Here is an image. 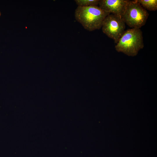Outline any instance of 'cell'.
<instances>
[{
	"instance_id": "6da1fadb",
	"label": "cell",
	"mask_w": 157,
	"mask_h": 157,
	"mask_svg": "<svg viewBox=\"0 0 157 157\" xmlns=\"http://www.w3.org/2000/svg\"><path fill=\"white\" fill-rule=\"evenodd\" d=\"M110 14L97 6H78L75 11L74 16L76 20L85 29L91 31L101 28L105 18Z\"/></svg>"
},
{
	"instance_id": "7a4b0ae2",
	"label": "cell",
	"mask_w": 157,
	"mask_h": 157,
	"mask_svg": "<svg viewBox=\"0 0 157 157\" xmlns=\"http://www.w3.org/2000/svg\"><path fill=\"white\" fill-rule=\"evenodd\" d=\"M142 32L140 28L125 31L115 46L116 50L129 56H136L144 47Z\"/></svg>"
},
{
	"instance_id": "3957f363",
	"label": "cell",
	"mask_w": 157,
	"mask_h": 157,
	"mask_svg": "<svg viewBox=\"0 0 157 157\" xmlns=\"http://www.w3.org/2000/svg\"><path fill=\"white\" fill-rule=\"evenodd\" d=\"M149 15L147 11L137 0H129L122 18L130 27L140 28L145 25Z\"/></svg>"
},
{
	"instance_id": "277c9868",
	"label": "cell",
	"mask_w": 157,
	"mask_h": 157,
	"mask_svg": "<svg viewBox=\"0 0 157 157\" xmlns=\"http://www.w3.org/2000/svg\"><path fill=\"white\" fill-rule=\"evenodd\" d=\"M125 24L121 17L110 14L104 19L102 29L104 33L117 44L125 31Z\"/></svg>"
},
{
	"instance_id": "5b68a950",
	"label": "cell",
	"mask_w": 157,
	"mask_h": 157,
	"mask_svg": "<svg viewBox=\"0 0 157 157\" xmlns=\"http://www.w3.org/2000/svg\"><path fill=\"white\" fill-rule=\"evenodd\" d=\"M129 1L127 0H100L99 5L104 10L122 17Z\"/></svg>"
},
{
	"instance_id": "8992f818",
	"label": "cell",
	"mask_w": 157,
	"mask_h": 157,
	"mask_svg": "<svg viewBox=\"0 0 157 157\" xmlns=\"http://www.w3.org/2000/svg\"><path fill=\"white\" fill-rule=\"evenodd\" d=\"M137 1L146 10L155 11L157 10V0H137Z\"/></svg>"
},
{
	"instance_id": "52a82bcc",
	"label": "cell",
	"mask_w": 157,
	"mask_h": 157,
	"mask_svg": "<svg viewBox=\"0 0 157 157\" xmlns=\"http://www.w3.org/2000/svg\"><path fill=\"white\" fill-rule=\"evenodd\" d=\"M99 0H75L74 1L78 6L88 7L97 6Z\"/></svg>"
},
{
	"instance_id": "ba28073f",
	"label": "cell",
	"mask_w": 157,
	"mask_h": 157,
	"mask_svg": "<svg viewBox=\"0 0 157 157\" xmlns=\"http://www.w3.org/2000/svg\"><path fill=\"white\" fill-rule=\"evenodd\" d=\"M1 13L0 12V16H1Z\"/></svg>"
}]
</instances>
